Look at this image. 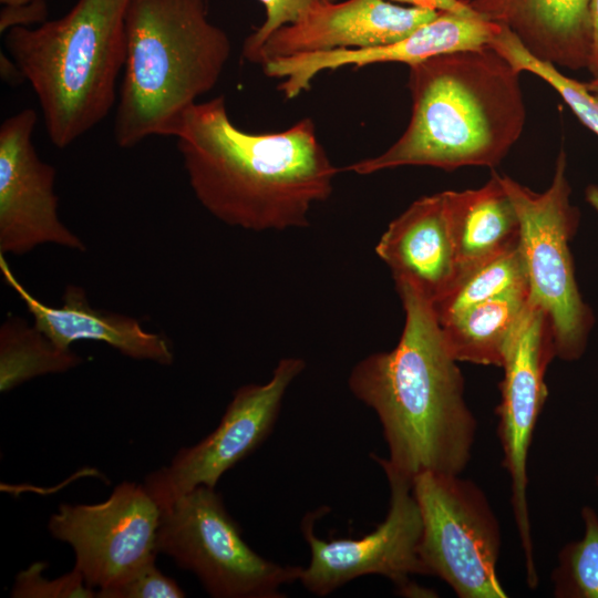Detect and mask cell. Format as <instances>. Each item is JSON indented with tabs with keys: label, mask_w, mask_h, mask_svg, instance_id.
I'll use <instances>...</instances> for the list:
<instances>
[{
	"label": "cell",
	"mask_w": 598,
	"mask_h": 598,
	"mask_svg": "<svg viewBox=\"0 0 598 598\" xmlns=\"http://www.w3.org/2000/svg\"><path fill=\"white\" fill-rule=\"evenodd\" d=\"M177 148L200 205L251 231L309 225L333 192L338 168L306 117L281 132L250 133L230 120L224 96L196 102L176 131Z\"/></svg>",
	"instance_id": "1"
},
{
	"label": "cell",
	"mask_w": 598,
	"mask_h": 598,
	"mask_svg": "<svg viewBox=\"0 0 598 598\" xmlns=\"http://www.w3.org/2000/svg\"><path fill=\"white\" fill-rule=\"evenodd\" d=\"M395 287L405 313L398 344L362 359L348 380L382 425L389 457H372L411 481L422 472L461 474L477 430L463 374L445 346L432 302L409 285Z\"/></svg>",
	"instance_id": "2"
},
{
	"label": "cell",
	"mask_w": 598,
	"mask_h": 598,
	"mask_svg": "<svg viewBox=\"0 0 598 598\" xmlns=\"http://www.w3.org/2000/svg\"><path fill=\"white\" fill-rule=\"evenodd\" d=\"M520 73L489 44L410 65L405 131L385 152L346 169L370 175L401 166H497L524 130Z\"/></svg>",
	"instance_id": "3"
},
{
	"label": "cell",
	"mask_w": 598,
	"mask_h": 598,
	"mask_svg": "<svg viewBox=\"0 0 598 598\" xmlns=\"http://www.w3.org/2000/svg\"><path fill=\"white\" fill-rule=\"evenodd\" d=\"M125 39L116 144L174 137L185 112L217 84L230 40L208 20L206 0H130Z\"/></svg>",
	"instance_id": "4"
},
{
	"label": "cell",
	"mask_w": 598,
	"mask_h": 598,
	"mask_svg": "<svg viewBox=\"0 0 598 598\" xmlns=\"http://www.w3.org/2000/svg\"><path fill=\"white\" fill-rule=\"evenodd\" d=\"M128 1L78 0L59 19L6 32L4 45L33 89L58 148L102 122L116 101Z\"/></svg>",
	"instance_id": "5"
},
{
	"label": "cell",
	"mask_w": 598,
	"mask_h": 598,
	"mask_svg": "<svg viewBox=\"0 0 598 598\" xmlns=\"http://www.w3.org/2000/svg\"><path fill=\"white\" fill-rule=\"evenodd\" d=\"M501 181L519 219V249L529 300L551 323L556 357L576 361L585 353L595 318L579 292L569 247L579 212L570 203L567 155L564 150L559 152L551 183L542 193L507 175H501Z\"/></svg>",
	"instance_id": "6"
},
{
	"label": "cell",
	"mask_w": 598,
	"mask_h": 598,
	"mask_svg": "<svg viewBox=\"0 0 598 598\" xmlns=\"http://www.w3.org/2000/svg\"><path fill=\"white\" fill-rule=\"evenodd\" d=\"M460 475L422 472L412 478L422 518L420 559L426 576L460 598H506L496 571L498 519L484 492Z\"/></svg>",
	"instance_id": "7"
},
{
	"label": "cell",
	"mask_w": 598,
	"mask_h": 598,
	"mask_svg": "<svg viewBox=\"0 0 598 598\" xmlns=\"http://www.w3.org/2000/svg\"><path fill=\"white\" fill-rule=\"evenodd\" d=\"M156 550L190 570L216 598H280L301 567L258 555L241 536L215 488L198 486L161 509Z\"/></svg>",
	"instance_id": "8"
},
{
	"label": "cell",
	"mask_w": 598,
	"mask_h": 598,
	"mask_svg": "<svg viewBox=\"0 0 598 598\" xmlns=\"http://www.w3.org/2000/svg\"><path fill=\"white\" fill-rule=\"evenodd\" d=\"M556 357L551 323L528 300L503 363L501 402L496 409L503 466L511 480V503L524 554L529 588L538 585L527 503V460L534 429L548 396L546 370Z\"/></svg>",
	"instance_id": "9"
},
{
	"label": "cell",
	"mask_w": 598,
	"mask_h": 598,
	"mask_svg": "<svg viewBox=\"0 0 598 598\" xmlns=\"http://www.w3.org/2000/svg\"><path fill=\"white\" fill-rule=\"evenodd\" d=\"M161 507L143 484L123 482L96 504H62L48 522L66 543L74 567L96 592L114 587L156 559Z\"/></svg>",
	"instance_id": "10"
},
{
	"label": "cell",
	"mask_w": 598,
	"mask_h": 598,
	"mask_svg": "<svg viewBox=\"0 0 598 598\" xmlns=\"http://www.w3.org/2000/svg\"><path fill=\"white\" fill-rule=\"evenodd\" d=\"M390 486V507L374 530L360 537L326 540L313 533V517L302 522L311 559L300 570L299 581L310 592L327 596L350 580L365 575L389 578L405 594H417L410 579L426 576L419 556L422 518L412 493V481L382 467Z\"/></svg>",
	"instance_id": "11"
},
{
	"label": "cell",
	"mask_w": 598,
	"mask_h": 598,
	"mask_svg": "<svg viewBox=\"0 0 598 598\" xmlns=\"http://www.w3.org/2000/svg\"><path fill=\"white\" fill-rule=\"evenodd\" d=\"M305 367L300 358H283L268 382L237 389L210 434L151 472L143 485L161 509L198 486L215 488L225 472L254 452L271 432L287 389Z\"/></svg>",
	"instance_id": "12"
},
{
	"label": "cell",
	"mask_w": 598,
	"mask_h": 598,
	"mask_svg": "<svg viewBox=\"0 0 598 598\" xmlns=\"http://www.w3.org/2000/svg\"><path fill=\"white\" fill-rule=\"evenodd\" d=\"M37 120L33 109H24L0 126V254L21 256L44 244L84 251L59 216L55 169L32 141Z\"/></svg>",
	"instance_id": "13"
},
{
	"label": "cell",
	"mask_w": 598,
	"mask_h": 598,
	"mask_svg": "<svg viewBox=\"0 0 598 598\" xmlns=\"http://www.w3.org/2000/svg\"><path fill=\"white\" fill-rule=\"evenodd\" d=\"M439 11L386 0L321 1L293 23L276 30L262 45L258 64L300 53L362 50L400 41Z\"/></svg>",
	"instance_id": "14"
},
{
	"label": "cell",
	"mask_w": 598,
	"mask_h": 598,
	"mask_svg": "<svg viewBox=\"0 0 598 598\" xmlns=\"http://www.w3.org/2000/svg\"><path fill=\"white\" fill-rule=\"evenodd\" d=\"M499 29L501 25L476 12H439L434 19L391 44L362 50L300 53L268 60L261 66L267 76L282 79L278 89L286 99L291 100L308 91L312 80L322 71L384 62H400L410 66L435 55L487 45Z\"/></svg>",
	"instance_id": "15"
},
{
	"label": "cell",
	"mask_w": 598,
	"mask_h": 598,
	"mask_svg": "<svg viewBox=\"0 0 598 598\" xmlns=\"http://www.w3.org/2000/svg\"><path fill=\"white\" fill-rule=\"evenodd\" d=\"M377 256L394 282L405 283L434 303L458 275L444 193L420 197L381 235Z\"/></svg>",
	"instance_id": "16"
},
{
	"label": "cell",
	"mask_w": 598,
	"mask_h": 598,
	"mask_svg": "<svg viewBox=\"0 0 598 598\" xmlns=\"http://www.w3.org/2000/svg\"><path fill=\"white\" fill-rule=\"evenodd\" d=\"M0 271L4 282L27 307L33 324L58 347L71 349L72 343L89 340L105 343L135 360H147L162 365L174 362L173 351L163 336L144 330L130 316L92 307L83 288L69 285L62 305L54 307L42 302L25 289L2 254Z\"/></svg>",
	"instance_id": "17"
},
{
	"label": "cell",
	"mask_w": 598,
	"mask_h": 598,
	"mask_svg": "<svg viewBox=\"0 0 598 598\" xmlns=\"http://www.w3.org/2000/svg\"><path fill=\"white\" fill-rule=\"evenodd\" d=\"M482 18L506 27L539 60L569 70L589 69L591 0H467Z\"/></svg>",
	"instance_id": "18"
},
{
	"label": "cell",
	"mask_w": 598,
	"mask_h": 598,
	"mask_svg": "<svg viewBox=\"0 0 598 598\" xmlns=\"http://www.w3.org/2000/svg\"><path fill=\"white\" fill-rule=\"evenodd\" d=\"M458 275L519 245V219L501 175L483 186L444 190Z\"/></svg>",
	"instance_id": "19"
},
{
	"label": "cell",
	"mask_w": 598,
	"mask_h": 598,
	"mask_svg": "<svg viewBox=\"0 0 598 598\" xmlns=\"http://www.w3.org/2000/svg\"><path fill=\"white\" fill-rule=\"evenodd\" d=\"M528 300V287L512 290L440 323L450 354L457 362L502 368Z\"/></svg>",
	"instance_id": "20"
},
{
	"label": "cell",
	"mask_w": 598,
	"mask_h": 598,
	"mask_svg": "<svg viewBox=\"0 0 598 598\" xmlns=\"http://www.w3.org/2000/svg\"><path fill=\"white\" fill-rule=\"evenodd\" d=\"M71 349L54 344L34 324L9 316L0 328V391L40 375L63 373L82 363Z\"/></svg>",
	"instance_id": "21"
},
{
	"label": "cell",
	"mask_w": 598,
	"mask_h": 598,
	"mask_svg": "<svg viewBox=\"0 0 598 598\" xmlns=\"http://www.w3.org/2000/svg\"><path fill=\"white\" fill-rule=\"evenodd\" d=\"M527 287L526 268L518 245L461 274L450 290L432 306L439 323H443L476 303Z\"/></svg>",
	"instance_id": "22"
},
{
	"label": "cell",
	"mask_w": 598,
	"mask_h": 598,
	"mask_svg": "<svg viewBox=\"0 0 598 598\" xmlns=\"http://www.w3.org/2000/svg\"><path fill=\"white\" fill-rule=\"evenodd\" d=\"M488 44L520 72H530L554 87L578 120L598 135V97L585 83L566 76L550 62L532 55L506 27L501 25Z\"/></svg>",
	"instance_id": "23"
},
{
	"label": "cell",
	"mask_w": 598,
	"mask_h": 598,
	"mask_svg": "<svg viewBox=\"0 0 598 598\" xmlns=\"http://www.w3.org/2000/svg\"><path fill=\"white\" fill-rule=\"evenodd\" d=\"M581 519L582 537L561 548L551 574L557 598H598V514L585 505Z\"/></svg>",
	"instance_id": "24"
},
{
	"label": "cell",
	"mask_w": 598,
	"mask_h": 598,
	"mask_svg": "<svg viewBox=\"0 0 598 598\" xmlns=\"http://www.w3.org/2000/svg\"><path fill=\"white\" fill-rule=\"evenodd\" d=\"M44 563H33L14 578L10 596L13 598H93L96 591L73 567L68 574L55 579L43 576Z\"/></svg>",
	"instance_id": "25"
},
{
	"label": "cell",
	"mask_w": 598,
	"mask_h": 598,
	"mask_svg": "<svg viewBox=\"0 0 598 598\" xmlns=\"http://www.w3.org/2000/svg\"><path fill=\"white\" fill-rule=\"evenodd\" d=\"M185 591L178 584L165 576L155 559L146 563L121 584L100 590V598H183Z\"/></svg>",
	"instance_id": "26"
},
{
	"label": "cell",
	"mask_w": 598,
	"mask_h": 598,
	"mask_svg": "<svg viewBox=\"0 0 598 598\" xmlns=\"http://www.w3.org/2000/svg\"><path fill=\"white\" fill-rule=\"evenodd\" d=\"M265 8L264 23L249 34L243 44V58L258 63L259 53L268 38L279 28L296 22L312 4L337 0H258Z\"/></svg>",
	"instance_id": "27"
},
{
	"label": "cell",
	"mask_w": 598,
	"mask_h": 598,
	"mask_svg": "<svg viewBox=\"0 0 598 598\" xmlns=\"http://www.w3.org/2000/svg\"><path fill=\"white\" fill-rule=\"evenodd\" d=\"M47 2L32 3L20 7H3L0 13V31L6 33L14 27H30L47 21Z\"/></svg>",
	"instance_id": "28"
},
{
	"label": "cell",
	"mask_w": 598,
	"mask_h": 598,
	"mask_svg": "<svg viewBox=\"0 0 598 598\" xmlns=\"http://www.w3.org/2000/svg\"><path fill=\"white\" fill-rule=\"evenodd\" d=\"M398 3H405L410 7L430 9L439 12H454L458 14H471L475 11L470 7L467 0H390Z\"/></svg>",
	"instance_id": "29"
},
{
	"label": "cell",
	"mask_w": 598,
	"mask_h": 598,
	"mask_svg": "<svg viewBox=\"0 0 598 598\" xmlns=\"http://www.w3.org/2000/svg\"><path fill=\"white\" fill-rule=\"evenodd\" d=\"M591 18L594 29V48L589 71L594 76L598 75V0H591Z\"/></svg>",
	"instance_id": "30"
},
{
	"label": "cell",
	"mask_w": 598,
	"mask_h": 598,
	"mask_svg": "<svg viewBox=\"0 0 598 598\" xmlns=\"http://www.w3.org/2000/svg\"><path fill=\"white\" fill-rule=\"evenodd\" d=\"M585 198L587 203L598 212V185L590 184L585 189Z\"/></svg>",
	"instance_id": "31"
},
{
	"label": "cell",
	"mask_w": 598,
	"mask_h": 598,
	"mask_svg": "<svg viewBox=\"0 0 598 598\" xmlns=\"http://www.w3.org/2000/svg\"><path fill=\"white\" fill-rule=\"evenodd\" d=\"M3 7H20L32 3L47 2L45 0H0Z\"/></svg>",
	"instance_id": "32"
},
{
	"label": "cell",
	"mask_w": 598,
	"mask_h": 598,
	"mask_svg": "<svg viewBox=\"0 0 598 598\" xmlns=\"http://www.w3.org/2000/svg\"><path fill=\"white\" fill-rule=\"evenodd\" d=\"M586 87L598 97V75L585 83Z\"/></svg>",
	"instance_id": "33"
},
{
	"label": "cell",
	"mask_w": 598,
	"mask_h": 598,
	"mask_svg": "<svg viewBox=\"0 0 598 598\" xmlns=\"http://www.w3.org/2000/svg\"><path fill=\"white\" fill-rule=\"evenodd\" d=\"M596 484H597V486H598V476H597V478H596Z\"/></svg>",
	"instance_id": "34"
}]
</instances>
